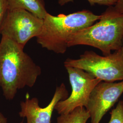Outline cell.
<instances>
[{"label": "cell", "instance_id": "cell-1", "mask_svg": "<svg viewBox=\"0 0 123 123\" xmlns=\"http://www.w3.org/2000/svg\"><path fill=\"white\" fill-rule=\"evenodd\" d=\"M24 48L8 37L0 41V87L7 100L14 99L18 91L35 84L42 69L24 51Z\"/></svg>", "mask_w": 123, "mask_h": 123}, {"label": "cell", "instance_id": "cell-2", "mask_svg": "<svg viewBox=\"0 0 123 123\" xmlns=\"http://www.w3.org/2000/svg\"><path fill=\"white\" fill-rule=\"evenodd\" d=\"M100 15L84 10L68 15L57 16L49 13L44 18L42 29L37 37L41 46L57 54L66 52L68 39L73 34L93 25L99 20Z\"/></svg>", "mask_w": 123, "mask_h": 123}, {"label": "cell", "instance_id": "cell-3", "mask_svg": "<svg viewBox=\"0 0 123 123\" xmlns=\"http://www.w3.org/2000/svg\"><path fill=\"white\" fill-rule=\"evenodd\" d=\"M123 36V14L110 6L101 14L98 22L71 36L67 45L68 48L77 45L91 46L107 56L112 51L120 49Z\"/></svg>", "mask_w": 123, "mask_h": 123}, {"label": "cell", "instance_id": "cell-4", "mask_svg": "<svg viewBox=\"0 0 123 123\" xmlns=\"http://www.w3.org/2000/svg\"><path fill=\"white\" fill-rule=\"evenodd\" d=\"M64 65L83 70L102 81H123V57L119 50L104 56L86 51L78 59L67 58Z\"/></svg>", "mask_w": 123, "mask_h": 123}, {"label": "cell", "instance_id": "cell-5", "mask_svg": "<svg viewBox=\"0 0 123 123\" xmlns=\"http://www.w3.org/2000/svg\"><path fill=\"white\" fill-rule=\"evenodd\" d=\"M43 22V19L25 10H8L0 24V34L24 48L30 40L39 35Z\"/></svg>", "mask_w": 123, "mask_h": 123}, {"label": "cell", "instance_id": "cell-6", "mask_svg": "<svg viewBox=\"0 0 123 123\" xmlns=\"http://www.w3.org/2000/svg\"><path fill=\"white\" fill-rule=\"evenodd\" d=\"M72 88L70 96L59 101L55 108L60 115L68 114L79 107L86 108L90 95L101 80L76 68L65 67Z\"/></svg>", "mask_w": 123, "mask_h": 123}, {"label": "cell", "instance_id": "cell-7", "mask_svg": "<svg viewBox=\"0 0 123 123\" xmlns=\"http://www.w3.org/2000/svg\"><path fill=\"white\" fill-rule=\"evenodd\" d=\"M123 93V81L119 83L101 81L91 93L85 109L90 115V123H99Z\"/></svg>", "mask_w": 123, "mask_h": 123}, {"label": "cell", "instance_id": "cell-8", "mask_svg": "<svg viewBox=\"0 0 123 123\" xmlns=\"http://www.w3.org/2000/svg\"><path fill=\"white\" fill-rule=\"evenodd\" d=\"M68 97V92L63 83L56 87L52 100L44 108L40 106L37 98H30L27 93L25 100L20 103L21 111L19 115L21 117L26 118L27 123H51L56 105L59 101L66 99Z\"/></svg>", "mask_w": 123, "mask_h": 123}, {"label": "cell", "instance_id": "cell-9", "mask_svg": "<svg viewBox=\"0 0 123 123\" xmlns=\"http://www.w3.org/2000/svg\"><path fill=\"white\" fill-rule=\"evenodd\" d=\"M7 2L9 10L24 9L42 19L48 13L44 0H7Z\"/></svg>", "mask_w": 123, "mask_h": 123}, {"label": "cell", "instance_id": "cell-10", "mask_svg": "<svg viewBox=\"0 0 123 123\" xmlns=\"http://www.w3.org/2000/svg\"><path fill=\"white\" fill-rule=\"evenodd\" d=\"M90 115L84 107H79L67 114H61L57 119V123H86Z\"/></svg>", "mask_w": 123, "mask_h": 123}, {"label": "cell", "instance_id": "cell-11", "mask_svg": "<svg viewBox=\"0 0 123 123\" xmlns=\"http://www.w3.org/2000/svg\"><path fill=\"white\" fill-rule=\"evenodd\" d=\"M109 123H123V101L120 100L116 107L112 110Z\"/></svg>", "mask_w": 123, "mask_h": 123}, {"label": "cell", "instance_id": "cell-12", "mask_svg": "<svg viewBox=\"0 0 123 123\" xmlns=\"http://www.w3.org/2000/svg\"><path fill=\"white\" fill-rule=\"evenodd\" d=\"M73 1L74 0H58V3L60 6H63ZM88 1L91 6L98 4L110 6H114L117 0H88Z\"/></svg>", "mask_w": 123, "mask_h": 123}, {"label": "cell", "instance_id": "cell-13", "mask_svg": "<svg viewBox=\"0 0 123 123\" xmlns=\"http://www.w3.org/2000/svg\"><path fill=\"white\" fill-rule=\"evenodd\" d=\"M8 10L7 0H0V24Z\"/></svg>", "mask_w": 123, "mask_h": 123}, {"label": "cell", "instance_id": "cell-14", "mask_svg": "<svg viewBox=\"0 0 123 123\" xmlns=\"http://www.w3.org/2000/svg\"><path fill=\"white\" fill-rule=\"evenodd\" d=\"M114 7L117 12L123 14V0H117Z\"/></svg>", "mask_w": 123, "mask_h": 123}, {"label": "cell", "instance_id": "cell-15", "mask_svg": "<svg viewBox=\"0 0 123 123\" xmlns=\"http://www.w3.org/2000/svg\"><path fill=\"white\" fill-rule=\"evenodd\" d=\"M7 119L0 112V123H7Z\"/></svg>", "mask_w": 123, "mask_h": 123}, {"label": "cell", "instance_id": "cell-16", "mask_svg": "<svg viewBox=\"0 0 123 123\" xmlns=\"http://www.w3.org/2000/svg\"><path fill=\"white\" fill-rule=\"evenodd\" d=\"M119 50L123 57V36L122 38V41H121V46L120 49Z\"/></svg>", "mask_w": 123, "mask_h": 123}, {"label": "cell", "instance_id": "cell-17", "mask_svg": "<svg viewBox=\"0 0 123 123\" xmlns=\"http://www.w3.org/2000/svg\"><path fill=\"white\" fill-rule=\"evenodd\" d=\"M23 123V121H22V122H20V123Z\"/></svg>", "mask_w": 123, "mask_h": 123}]
</instances>
